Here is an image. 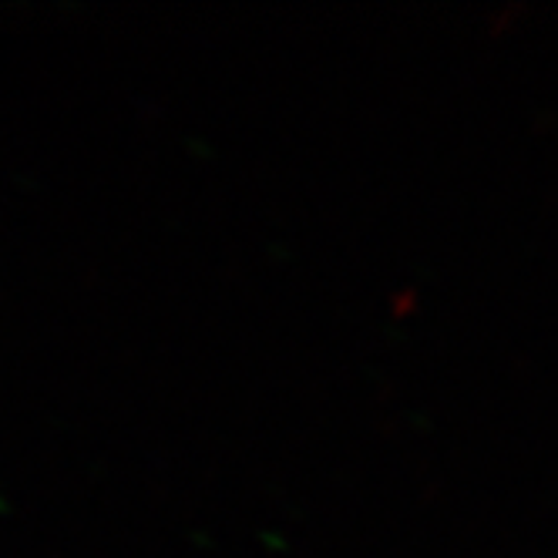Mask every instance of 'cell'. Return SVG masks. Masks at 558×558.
<instances>
[]
</instances>
